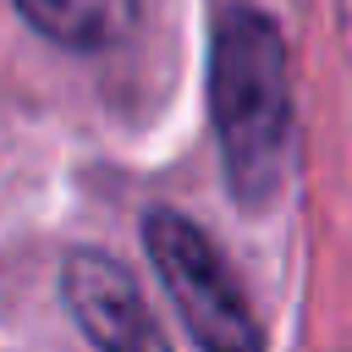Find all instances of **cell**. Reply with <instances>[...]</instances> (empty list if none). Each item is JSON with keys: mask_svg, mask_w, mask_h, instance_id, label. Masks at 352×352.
I'll return each instance as SVG.
<instances>
[{"mask_svg": "<svg viewBox=\"0 0 352 352\" xmlns=\"http://www.w3.org/2000/svg\"><path fill=\"white\" fill-rule=\"evenodd\" d=\"M209 116L236 204L258 209L292 148V66L280 28L253 6H226L209 44Z\"/></svg>", "mask_w": 352, "mask_h": 352, "instance_id": "6da1fadb", "label": "cell"}, {"mask_svg": "<svg viewBox=\"0 0 352 352\" xmlns=\"http://www.w3.org/2000/svg\"><path fill=\"white\" fill-rule=\"evenodd\" d=\"M143 248L198 352H264V330L248 308L242 280L187 214L154 209L143 220Z\"/></svg>", "mask_w": 352, "mask_h": 352, "instance_id": "7a4b0ae2", "label": "cell"}, {"mask_svg": "<svg viewBox=\"0 0 352 352\" xmlns=\"http://www.w3.org/2000/svg\"><path fill=\"white\" fill-rule=\"evenodd\" d=\"M60 297H66L77 330L99 352H170V341L154 324V314L143 308L132 275L110 253L77 248L66 258V270H60Z\"/></svg>", "mask_w": 352, "mask_h": 352, "instance_id": "3957f363", "label": "cell"}, {"mask_svg": "<svg viewBox=\"0 0 352 352\" xmlns=\"http://www.w3.org/2000/svg\"><path fill=\"white\" fill-rule=\"evenodd\" d=\"M33 33L60 50H116L138 28V0H11Z\"/></svg>", "mask_w": 352, "mask_h": 352, "instance_id": "277c9868", "label": "cell"}]
</instances>
